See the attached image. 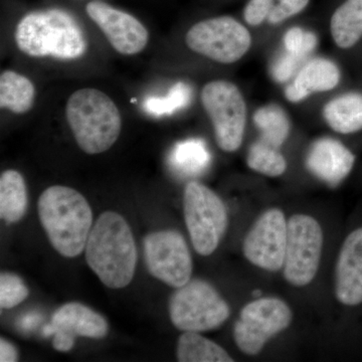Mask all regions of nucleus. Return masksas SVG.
I'll list each match as a JSON object with an SVG mask.
<instances>
[{
	"label": "nucleus",
	"instance_id": "nucleus-1",
	"mask_svg": "<svg viewBox=\"0 0 362 362\" xmlns=\"http://www.w3.org/2000/svg\"><path fill=\"white\" fill-rule=\"evenodd\" d=\"M85 254L88 265L107 287L121 289L133 280L137 247L130 226L120 214H101L90 230Z\"/></svg>",
	"mask_w": 362,
	"mask_h": 362
},
{
	"label": "nucleus",
	"instance_id": "nucleus-2",
	"mask_svg": "<svg viewBox=\"0 0 362 362\" xmlns=\"http://www.w3.org/2000/svg\"><path fill=\"white\" fill-rule=\"evenodd\" d=\"M16 45L33 58L74 61L87 52L84 30L75 16L61 8L32 11L16 26Z\"/></svg>",
	"mask_w": 362,
	"mask_h": 362
},
{
	"label": "nucleus",
	"instance_id": "nucleus-3",
	"mask_svg": "<svg viewBox=\"0 0 362 362\" xmlns=\"http://www.w3.org/2000/svg\"><path fill=\"white\" fill-rule=\"evenodd\" d=\"M37 211L52 247L66 258L80 256L93 225L92 209L84 195L54 185L40 194Z\"/></svg>",
	"mask_w": 362,
	"mask_h": 362
},
{
	"label": "nucleus",
	"instance_id": "nucleus-4",
	"mask_svg": "<svg viewBox=\"0 0 362 362\" xmlns=\"http://www.w3.org/2000/svg\"><path fill=\"white\" fill-rule=\"evenodd\" d=\"M66 117L78 147L92 156L110 149L122 129L120 111L113 100L92 88L71 95Z\"/></svg>",
	"mask_w": 362,
	"mask_h": 362
},
{
	"label": "nucleus",
	"instance_id": "nucleus-5",
	"mask_svg": "<svg viewBox=\"0 0 362 362\" xmlns=\"http://www.w3.org/2000/svg\"><path fill=\"white\" fill-rule=\"evenodd\" d=\"M183 214L195 252L209 256L228 230V214L220 197L199 181H190L183 194Z\"/></svg>",
	"mask_w": 362,
	"mask_h": 362
},
{
	"label": "nucleus",
	"instance_id": "nucleus-6",
	"mask_svg": "<svg viewBox=\"0 0 362 362\" xmlns=\"http://www.w3.org/2000/svg\"><path fill=\"white\" fill-rule=\"evenodd\" d=\"M169 315L178 330L201 333L221 327L230 317V308L213 285L194 279L173 293Z\"/></svg>",
	"mask_w": 362,
	"mask_h": 362
},
{
	"label": "nucleus",
	"instance_id": "nucleus-7",
	"mask_svg": "<svg viewBox=\"0 0 362 362\" xmlns=\"http://www.w3.org/2000/svg\"><path fill=\"white\" fill-rule=\"evenodd\" d=\"M292 320V309L284 300L278 297L252 300L243 307L233 326L235 345L246 356H258L269 340L287 329Z\"/></svg>",
	"mask_w": 362,
	"mask_h": 362
},
{
	"label": "nucleus",
	"instance_id": "nucleus-8",
	"mask_svg": "<svg viewBox=\"0 0 362 362\" xmlns=\"http://www.w3.org/2000/svg\"><path fill=\"white\" fill-rule=\"evenodd\" d=\"M202 103L211 118L218 147L235 152L244 140L247 106L242 93L233 83L216 80L202 90Z\"/></svg>",
	"mask_w": 362,
	"mask_h": 362
},
{
	"label": "nucleus",
	"instance_id": "nucleus-9",
	"mask_svg": "<svg viewBox=\"0 0 362 362\" xmlns=\"http://www.w3.org/2000/svg\"><path fill=\"white\" fill-rule=\"evenodd\" d=\"M324 235L313 216L296 214L288 220L283 274L294 287H305L316 277L322 256Z\"/></svg>",
	"mask_w": 362,
	"mask_h": 362
},
{
	"label": "nucleus",
	"instance_id": "nucleus-10",
	"mask_svg": "<svg viewBox=\"0 0 362 362\" xmlns=\"http://www.w3.org/2000/svg\"><path fill=\"white\" fill-rule=\"evenodd\" d=\"M185 42L192 52L220 64H233L252 45L249 30L230 16L199 21L189 28Z\"/></svg>",
	"mask_w": 362,
	"mask_h": 362
},
{
	"label": "nucleus",
	"instance_id": "nucleus-11",
	"mask_svg": "<svg viewBox=\"0 0 362 362\" xmlns=\"http://www.w3.org/2000/svg\"><path fill=\"white\" fill-rule=\"evenodd\" d=\"M144 257L149 273L164 284L177 289L192 280V254L187 240L176 230L147 235Z\"/></svg>",
	"mask_w": 362,
	"mask_h": 362
},
{
	"label": "nucleus",
	"instance_id": "nucleus-12",
	"mask_svg": "<svg viewBox=\"0 0 362 362\" xmlns=\"http://www.w3.org/2000/svg\"><path fill=\"white\" fill-rule=\"evenodd\" d=\"M288 221L277 207L267 209L252 223L243 242L245 258L262 270L278 272L284 266Z\"/></svg>",
	"mask_w": 362,
	"mask_h": 362
},
{
	"label": "nucleus",
	"instance_id": "nucleus-13",
	"mask_svg": "<svg viewBox=\"0 0 362 362\" xmlns=\"http://www.w3.org/2000/svg\"><path fill=\"white\" fill-rule=\"evenodd\" d=\"M86 13L119 54L133 56L141 52L148 44V30L132 14L99 0L89 2Z\"/></svg>",
	"mask_w": 362,
	"mask_h": 362
},
{
	"label": "nucleus",
	"instance_id": "nucleus-14",
	"mask_svg": "<svg viewBox=\"0 0 362 362\" xmlns=\"http://www.w3.org/2000/svg\"><path fill=\"white\" fill-rule=\"evenodd\" d=\"M109 325L101 314L78 302L63 305L54 312L52 323L45 327L47 337L54 334L52 346L58 351H70L76 337L101 339L108 334Z\"/></svg>",
	"mask_w": 362,
	"mask_h": 362
},
{
	"label": "nucleus",
	"instance_id": "nucleus-15",
	"mask_svg": "<svg viewBox=\"0 0 362 362\" xmlns=\"http://www.w3.org/2000/svg\"><path fill=\"white\" fill-rule=\"evenodd\" d=\"M334 293L339 303L362 304V226L345 238L334 271Z\"/></svg>",
	"mask_w": 362,
	"mask_h": 362
},
{
	"label": "nucleus",
	"instance_id": "nucleus-16",
	"mask_svg": "<svg viewBox=\"0 0 362 362\" xmlns=\"http://www.w3.org/2000/svg\"><path fill=\"white\" fill-rule=\"evenodd\" d=\"M354 163V154L341 142L328 137L312 143L306 157V166L312 175L332 187L349 175Z\"/></svg>",
	"mask_w": 362,
	"mask_h": 362
},
{
	"label": "nucleus",
	"instance_id": "nucleus-17",
	"mask_svg": "<svg viewBox=\"0 0 362 362\" xmlns=\"http://www.w3.org/2000/svg\"><path fill=\"white\" fill-rule=\"evenodd\" d=\"M340 81V71L330 59H314L298 71L296 77L285 90V96L292 103L303 101L313 93L334 89Z\"/></svg>",
	"mask_w": 362,
	"mask_h": 362
},
{
	"label": "nucleus",
	"instance_id": "nucleus-18",
	"mask_svg": "<svg viewBox=\"0 0 362 362\" xmlns=\"http://www.w3.org/2000/svg\"><path fill=\"white\" fill-rule=\"evenodd\" d=\"M323 117L328 126L340 134L362 130V94L347 93L325 105Z\"/></svg>",
	"mask_w": 362,
	"mask_h": 362
},
{
	"label": "nucleus",
	"instance_id": "nucleus-19",
	"mask_svg": "<svg viewBox=\"0 0 362 362\" xmlns=\"http://www.w3.org/2000/svg\"><path fill=\"white\" fill-rule=\"evenodd\" d=\"M35 88L30 78L7 70L0 75V108L14 114H25L33 108Z\"/></svg>",
	"mask_w": 362,
	"mask_h": 362
},
{
	"label": "nucleus",
	"instance_id": "nucleus-20",
	"mask_svg": "<svg viewBox=\"0 0 362 362\" xmlns=\"http://www.w3.org/2000/svg\"><path fill=\"white\" fill-rule=\"evenodd\" d=\"M28 209V189L18 171L6 170L0 176V218L8 223L23 218Z\"/></svg>",
	"mask_w": 362,
	"mask_h": 362
},
{
	"label": "nucleus",
	"instance_id": "nucleus-21",
	"mask_svg": "<svg viewBox=\"0 0 362 362\" xmlns=\"http://www.w3.org/2000/svg\"><path fill=\"white\" fill-rule=\"evenodd\" d=\"M332 39L340 49H349L362 37V0H346L330 21Z\"/></svg>",
	"mask_w": 362,
	"mask_h": 362
},
{
	"label": "nucleus",
	"instance_id": "nucleus-22",
	"mask_svg": "<svg viewBox=\"0 0 362 362\" xmlns=\"http://www.w3.org/2000/svg\"><path fill=\"white\" fill-rule=\"evenodd\" d=\"M180 362H233L225 349L213 340L202 337L199 332H183L180 335L176 351Z\"/></svg>",
	"mask_w": 362,
	"mask_h": 362
},
{
	"label": "nucleus",
	"instance_id": "nucleus-23",
	"mask_svg": "<svg viewBox=\"0 0 362 362\" xmlns=\"http://www.w3.org/2000/svg\"><path fill=\"white\" fill-rule=\"evenodd\" d=\"M254 122L262 133V140L279 148L290 133L289 119L278 105H267L254 114Z\"/></svg>",
	"mask_w": 362,
	"mask_h": 362
},
{
	"label": "nucleus",
	"instance_id": "nucleus-24",
	"mask_svg": "<svg viewBox=\"0 0 362 362\" xmlns=\"http://www.w3.org/2000/svg\"><path fill=\"white\" fill-rule=\"evenodd\" d=\"M278 149L263 140L255 142L247 152V166L252 170L269 177L284 175L287 161Z\"/></svg>",
	"mask_w": 362,
	"mask_h": 362
},
{
	"label": "nucleus",
	"instance_id": "nucleus-25",
	"mask_svg": "<svg viewBox=\"0 0 362 362\" xmlns=\"http://www.w3.org/2000/svg\"><path fill=\"white\" fill-rule=\"evenodd\" d=\"M209 156L206 144L202 140L190 139L178 143L173 149L171 161L181 173L197 175L206 169Z\"/></svg>",
	"mask_w": 362,
	"mask_h": 362
},
{
	"label": "nucleus",
	"instance_id": "nucleus-26",
	"mask_svg": "<svg viewBox=\"0 0 362 362\" xmlns=\"http://www.w3.org/2000/svg\"><path fill=\"white\" fill-rule=\"evenodd\" d=\"M192 98V89L183 82L177 84L170 90L168 97L147 100L145 109L150 114L156 116L170 115L175 111L187 107Z\"/></svg>",
	"mask_w": 362,
	"mask_h": 362
},
{
	"label": "nucleus",
	"instance_id": "nucleus-27",
	"mask_svg": "<svg viewBox=\"0 0 362 362\" xmlns=\"http://www.w3.org/2000/svg\"><path fill=\"white\" fill-rule=\"evenodd\" d=\"M28 287L23 279L8 272L0 275V307L11 309L25 301L28 296Z\"/></svg>",
	"mask_w": 362,
	"mask_h": 362
},
{
	"label": "nucleus",
	"instance_id": "nucleus-28",
	"mask_svg": "<svg viewBox=\"0 0 362 362\" xmlns=\"http://www.w3.org/2000/svg\"><path fill=\"white\" fill-rule=\"evenodd\" d=\"M318 39L315 33L307 32L303 28H290L285 33L284 45L286 51L291 52L300 59H304L315 49Z\"/></svg>",
	"mask_w": 362,
	"mask_h": 362
},
{
	"label": "nucleus",
	"instance_id": "nucleus-29",
	"mask_svg": "<svg viewBox=\"0 0 362 362\" xmlns=\"http://www.w3.org/2000/svg\"><path fill=\"white\" fill-rule=\"evenodd\" d=\"M308 4L309 0H274L273 8L267 21L272 25H277L301 13Z\"/></svg>",
	"mask_w": 362,
	"mask_h": 362
},
{
	"label": "nucleus",
	"instance_id": "nucleus-30",
	"mask_svg": "<svg viewBox=\"0 0 362 362\" xmlns=\"http://www.w3.org/2000/svg\"><path fill=\"white\" fill-rule=\"evenodd\" d=\"M302 61L303 59L299 57L286 51L285 54L280 56V58L276 59L273 64L271 69L272 77L276 82L285 83L292 78Z\"/></svg>",
	"mask_w": 362,
	"mask_h": 362
},
{
	"label": "nucleus",
	"instance_id": "nucleus-31",
	"mask_svg": "<svg viewBox=\"0 0 362 362\" xmlns=\"http://www.w3.org/2000/svg\"><path fill=\"white\" fill-rule=\"evenodd\" d=\"M273 6L274 0H250L244 11L245 21L247 25L258 26L268 20Z\"/></svg>",
	"mask_w": 362,
	"mask_h": 362
},
{
	"label": "nucleus",
	"instance_id": "nucleus-32",
	"mask_svg": "<svg viewBox=\"0 0 362 362\" xmlns=\"http://www.w3.org/2000/svg\"><path fill=\"white\" fill-rule=\"evenodd\" d=\"M18 354L16 347L11 342L1 338L0 339V361L14 362L18 361Z\"/></svg>",
	"mask_w": 362,
	"mask_h": 362
},
{
	"label": "nucleus",
	"instance_id": "nucleus-33",
	"mask_svg": "<svg viewBox=\"0 0 362 362\" xmlns=\"http://www.w3.org/2000/svg\"><path fill=\"white\" fill-rule=\"evenodd\" d=\"M37 319H39V317L35 315V314H30V315L23 319L21 327L25 328V329H30V327H33V326L37 322Z\"/></svg>",
	"mask_w": 362,
	"mask_h": 362
}]
</instances>
